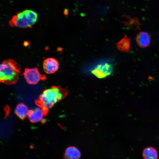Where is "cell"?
<instances>
[{
    "label": "cell",
    "instance_id": "6da1fadb",
    "mask_svg": "<svg viewBox=\"0 0 159 159\" xmlns=\"http://www.w3.org/2000/svg\"><path fill=\"white\" fill-rule=\"evenodd\" d=\"M67 93L66 89L60 86H52L44 90L40 95L37 101L38 105L47 112Z\"/></svg>",
    "mask_w": 159,
    "mask_h": 159
},
{
    "label": "cell",
    "instance_id": "7a4b0ae2",
    "mask_svg": "<svg viewBox=\"0 0 159 159\" xmlns=\"http://www.w3.org/2000/svg\"><path fill=\"white\" fill-rule=\"evenodd\" d=\"M20 72V66L14 60H4L0 66V82L6 84H14L17 81Z\"/></svg>",
    "mask_w": 159,
    "mask_h": 159
},
{
    "label": "cell",
    "instance_id": "3957f363",
    "mask_svg": "<svg viewBox=\"0 0 159 159\" xmlns=\"http://www.w3.org/2000/svg\"><path fill=\"white\" fill-rule=\"evenodd\" d=\"M38 18L37 14L30 10H25L17 13L9 21L11 27L31 28L35 23Z\"/></svg>",
    "mask_w": 159,
    "mask_h": 159
},
{
    "label": "cell",
    "instance_id": "277c9868",
    "mask_svg": "<svg viewBox=\"0 0 159 159\" xmlns=\"http://www.w3.org/2000/svg\"><path fill=\"white\" fill-rule=\"evenodd\" d=\"M23 75L27 82L32 85L37 84L40 81L44 80L46 79V76L41 74L37 68H25Z\"/></svg>",
    "mask_w": 159,
    "mask_h": 159
},
{
    "label": "cell",
    "instance_id": "5b68a950",
    "mask_svg": "<svg viewBox=\"0 0 159 159\" xmlns=\"http://www.w3.org/2000/svg\"><path fill=\"white\" fill-rule=\"evenodd\" d=\"M113 66L107 62H101L96 65L91 71L97 78H102L110 75L113 72Z\"/></svg>",
    "mask_w": 159,
    "mask_h": 159
},
{
    "label": "cell",
    "instance_id": "8992f818",
    "mask_svg": "<svg viewBox=\"0 0 159 159\" xmlns=\"http://www.w3.org/2000/svg\"><path fill=\"white\" fill-rule=\"evenodd\" d=\"M47 111L40 106L30 110L28 117L30 121L33 123L42 122L44 120Z\"/></svg>",
    "mask_w": 159,
    "mask_h": 159
},
{
    "label": "cell",
    "instance_id": "52a82bcc",
    "mask_svg": "<svg viewBox=\"0 0 159 159\" xmlns=\"http://www.w3.org/2000/svg\"><path fill=\"white\" fill-rule=\"evenodd\" d=\"M44 72L47 74L55 73L59 68V63L57 59L53 58H48L45 59L43 63Z\"/></svg>",
    "mask_w": 159,
    "mask_h": 159
},
{
    "label": "cell",
    "instance_id": "ba28073f",
    "mask_svg": "<svg viewBox=\"0 0 159 159\" xmlns=\"http://www.w3.org/2000/svg\"><path fill=\"white\" fill-rule=\"evenodd\" d=\"M136 39L137 44L140 47H146L150 44V35L147 32H140L137 34Z\"/></svg>",
    "mask_w": 159,
    "mask_h": 159
},
{
    "label": "cell",
    "instance_id": "9c48e42d",
    "mask_svg": "<svg viewBox=\"0 0 159 159\" xmlns=\"http://www.w3.org/2000/svg\"><path fill=\"white\" fill-rule=\"evenodd\" d=\"M30 110L28 106L24 103H21L16 106L14 112L16 115L19 118L23 119L27 117Z\"/></svg>",
    "mask_w": 159,
    "mask_h": 159
},
{
    "label": "cell",
    "instance_id": "30bf717a",
    "mask_svg": "<svg viewBox=\"0 0 159 159\" xmlns=\"http://www.w3.org/2000/svg\"><path fill=\"white\" fill-rule=\"evenodd\" d=\"M130 40L129 38L125 35L116 44L117 49L120 51L128 52L130 50Z\"/></svg>",
    "mask_w": 159,
    "mask_h": 159
},
{
    "label": "cell",
    "instance_id": "8fae6325",
    "mask_svg": "<svg viewBox=\"0 0 159 159\" xmlns=\"http://www.w3.org/2000/svg\"><path fill=\"white\" fill-rule=\"evenodd\" d=\"M80 156V152L77 148L70 146L66 149L64 157V159H79Z\"/></svg>",
    "mask_w": 159,
    "mask_h": 159
},
{
    "label": "cell",
    "instance_id": "7c38bea8",
    "mask_svg": "<svg viewBox=\"0 0 159 159\" xmlns=\"http://www.w3.org/2000/svg\"><path fill=\"white\" fill-rule=\"evenodd\" d=\"M144 159H157L158 154L156 150L152 147L145 148L142 153Z\"/></svg>",
    "mask_w": 159,
    "mask_h": 159
},
{
    "label": "cell",
    "instance_id": "4fadbf2b",
    "mask_svg": "<svg viewBox=\"0 0 159 159\" xmlns=\"http://www.w3.org/2000/svg\"><path fill=\"white\" fill-rule=\"evenodd\" d=\"M124 16L127 19V20L122 22L125 26L134 30L140 29V24L138 19L136 18H132L129 16Z\"/></svg>",
    "mask_w": 159,
    "mask_h": 159
}]
</instances>
